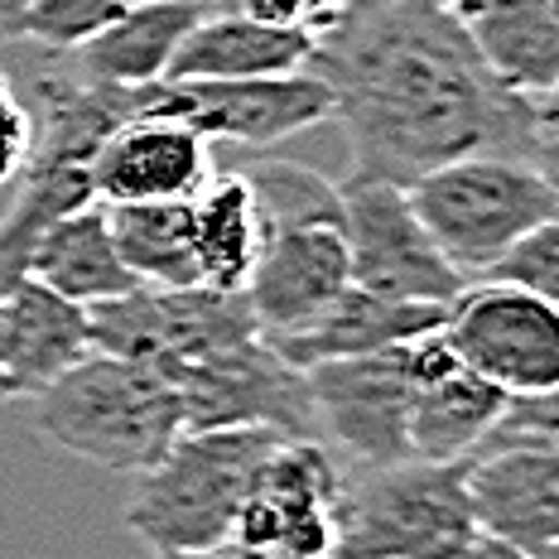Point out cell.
<instances>
[{
    "mask_svg": "<svg viewBox=\"0 0 559 559\" xmlns=\"http://www.w3.org/2000/svg\"><path fill=\"white\" fill-rule=\"evenodd\" d=\"M255 198L265 231H295V227H343V189L329 174L299 165V159H255L241 174Z\"/></svg>",
    "mask_w": 559,
    "mask_h": 559,
    "instance_id": "obj_27",
    "label": "cell"
},
{
    "mask_svg": "<svg viewBox=\"0 0 559 559\" xmlns=\"http://www.w3.org/2000/svg\"><path fill=\"white\" fill-rule=\"evenodd\" d=\"M337 189H343V241L353 285L386 299L449 309L468 280L429 241L405 189L377 179H343Z\"/></svg>",
    "mask_w": 559,
    "mask_h": 559,
    "instance_id": "obj_9",
    "label": "cell"
},
{
    "mask_svg": "<svg viewBox=\"0 0 559 559\" xmlns=\"http://www.w3.org/2000/svg\"><path fill=\"white\" fill-rule=\"evenodd\" d=\"M29 280L49 285L53 295L73 299V305H102V299H116L126 289H135V275L121 265L107 227V207L87 203L78 213L58 217V223L39 237V247L29 255Z\"/></svg>",
    "mask_w": 559,
    "mask_h": 559,
    "instance_id": "obj_23",
    "label": "cell"
},
{
    "mask_svg": "<svg viewBox=\"0 0 559 559\" xmlns=\"http://www.w3.org/2000/svg\"><path fill=\"white\" fill-rule=\"evenodd\" d=\"M265 227L255 213V198L241 174L207 179L193 198V255H198V280L223 295H241L255 255H261Z\"/></svg>",
    "mask_w": 559,
    "mask_h": 559,
    "instance_id": "obj_24",
    "label": "cell"
},
{
    "mask_svg": "<svg viewBox=\"0 0 559 559\" xmlns=\"http://www.w3.org/2000/svg\"><path fill=\"white\" fill-rule=\"evenodd\" d=\"M313 411H319V439L337 444L353 468H381V463L411 459L405 419L415 395L411 343L381 347L367 357L319 362L305 371Z\"/></svg>",
    "mask_w": 559,
    "mask_h": 559,
    "instance_id": "obj_12",
    "label": "cell"
},
{
    "mask_svg": "<svg viewBox=\"0 0 559 559\" xmlns=\"http://www.w3.org/2000/svg\"><path fill=\"white\" fill-rule=\"evenodd\" d=\"M135 5L145 0H34L20 25V44H34L39 53H73Z\"/></svg>",
    "mask_w": 559,
    "mask_h": 559,
    "instance_id": "obj_28",
    "label": "cell"
},
{
    "mask_svg": "<svg viewBox=\"0 0 559 559\" xmlns=\"http://www.w3.org/2000/svg\"><path fill=\"white\" fill-rule=\"evenodd\" d=\"M34 0H0V49L20 44V25H25V10Z\"/></svg>",
    "mask_w": 559,
    "mask_h": 559,
    "instance_id": "obj_34",
    "label": "cell"
},
{
    "mask_svg": "<svg viewBox=\"0 0 559 559\" xmlns=\"http://www.w3.org/2000/svg\"><path fill=\"white\" fill-rule=\"evenodd\" d=\"M97 203L92 169L83 165H25L20 198L0 213V295L29 280V255L58 217Z\"/></svg>",
    "mask_w": 559,
    "mask_h": 559,
    "instance_id": "obj_26",
    "label": "cell"
},
{
    "mask_svg": "<svg viewBox=\"0 0 559 559\" xmlns=\"http://www.w3.org/2000/svg\"><path fill=\"white\" fill-rule=\"evenodd\" d=\"M29 87L20 92L34 121L29 165H83L92 169L97 150L140 116V87H107L83 78L63 53H44Z\"/></svg>",
    "mask_w": 559,
    "mask_h": 559,
    "instance_id": "obj_16",
    "label": "cell"
},
{
    "mask_svg": "<svg viewBox=\"0 0 559 559\" xmlns=\"http://www.w3.org/2000/svg\"><path fill=\"white\" fill-rule=\"evenodd\" d=\"M207 0H145L131 15H121L111 29H102L97 39H87L83 49L63 53L92 83L107 87H150L165 83L169 63L179 53V44L189 39V29L207 15Z\"/></svg>",
    "mask_w": 559,
    "mask_h": 559,
    "instance_id": "obj_21",
    "label": "cell"
},
{
    "mask_svg": "<svg viewBox=\"0 0 559 559\" xmlns=\"http://www.w3.org/2000/svg\"><path fill=\"white\" fill-rule=\"evenodd\" d=\"M140 116H169L193 126L213 145L271 150L280 140L313 131L333 121V97L313 73L289 78H247V83H193V78H165L140 87Z\"/></svg>",
    "mask_w": 559,
    "mask_h": 559,
    "instance_id": "obj_11",
    "label": "cell"
},
{
    "mask_svg": "<svg viewBox=\"0 0 559 559\" xmlns=\"http://www.w3.org/2000/svg\"><path fill=\"white\" fill-rule=\"evenodd\" d=\"M477 535L526 559H559V449H507L463 463Z\"/></svg>",
    "mask_w": 559,
    "mask_h": 559,
    "instance_id": "obj_14",
    "label": "cell"
},
{
    "mask_svg": "<svg viewBox=\"0 0 559 559\" xmlns=\"http://www.w3.org/2000/svg\"><path fill=\"white\" fill-rule=\"evenodd\" d=\"M473 280L526 289V295L555 305V295H559V223H545V227L526 231L521 241H511V247L497 255L492 265H483Z\"/></svg>",
    "mask_w": 559,
    "mask_h": 559,
    "instance_id": "obj_29",
    "label": "cell"
},
{
    "mask_svg": "<svg viewBox=\"0 0 559 559\" xmlns=\"http://www.w3.org/2000/svg\"><path fill=\"white\" fill-rule=\"evenodd\" d=\"M10 401V395H5V381H0V405H5Z\"/></svg>",
    "mask_w": 559,
    "mask_h": 559,
    "instance_id": "obj_37",
    "label": "cell"
},
{
    "mask_svg": "<svg viewBox=\"0 0 559 559\" xmlns=\"http://www.w3.org/2000/svg\"><path fill=\"white\" fill-rule=\"evenodd\" d=\"M313 73L347 135V179L411 189L468 155H507L550 174L555 97L502 87L459 15L429 0H353L313 34Z\"/></svg>",
    "mask_w": 559,
    "mask_h": 559,
    "instance_id": "obj_1",
    "label": "cell"
},
{
    "mask_svg": "<svg viewBox=\"0 0 559 559\" xmlns=\"http://www.w3.org/2000/svg\"><path fill=\"white\" fill-rule=\"evenodd\" d=\"M213 179L207 140L169 116H135L92 159L97 203H189Z\"/></svg>",
    "mask_w": 559,
    "mask_h": 559,
    "instance_id": "obj_15",
    "label": "cell"
},
{
    "mask_svg": "<svg viewBox=\"0 0 559 559\" xmlns=\"http://www.w3.org/2000/svg\"><path fill=\"white\" fill-rule=\"evenodd\" d=\"M439 323H444L439 305H411V299H386V295L347 285L309 329L275 337L271 347L289 367L309 371L319 362H343V357H367V353H381V347L415 343V337L435 333Z\"/></svg>",
    "mask_w": 559,
    "mask_h": 559,
    "instance_id": "obj_18",
    "label": "cell"
},
{
    "mask_svg": "<svg viewBox=\"0 0 559 559\" xmlns=\"http://www.w3.org/2000/svg\"><path fill=\"white\" fill-rule=\"evenodd\" d=\"M453 559H526V555L511 550V545H502V540H492V535H473Z\"/></svg>",
    "mask_w": 559,
    "mask_h": 559,
    "instance_id": "obj_33",
    "label": "cell"
},
{
    "mask_svg": "<svg viewBox=\"0 0 559 559\" xmlns=\"http://www.w3.org/2000/svg\"><path fill=\"white\" fill-rule=\"evenodd\" d=\"M347 285H353V275H347L343 227H295L265 231L241 295H247L261 337L275 343V337L309 329Z\"/></svg>",
    "mask_w": 559,
    "mask_h": 559,
    "instance_id": "obj_13",
    "label": "cell"
},
{
    "mask_svg": "<svg viewBox=\"0 0 559 559\" xmlns=\"http://www.w3.org/2000/svg\"><path fill=\"white\" fill-rule=\"evenodd\" d=\"M29 145H34V121L29 107L20 97V87L0 73V183H15L29 165Z\"/></svg>",
    "mask_w": 559,
    "mask_h": 559,
    "instance_id": "obj_31",
    "label": "cell"
},
{
    "mask_svg": "<svg viewBox=\"0 0 559 559\" xmlns=\"http://www.w3.org/2000/svg\"><path fill=\"white\" fill-rule=\"evenodd\" d=\"M507 391L483 381L468 367H449L439 377L419 381L405 419V444L419 463H468L492 419L502 415Z\"/></svg>",
    "mask_w": 559,
    "mask_h": 559,
    "instance_id": "obj_22",
    "label": "cell"
},
{
    "mask_svg": "<svg viewBox=\"0 0 559 559\" xmlns=\"http://www.w3.org/2000/svg\"><path fill=\"white\" fill-rule=\"evenodd\" d=\"M313 58V34L280 29L247 20L237 10H207L189 29L169 63V78H193V83H247V78H289L305 73Z\"/></svg>",
    "mask_w": 559,
    "mask_h": 559,
    "instance_id": "obj_19",
    "label": "cell"
},
{
    "mask_svg": "<svg viewBox=\"0 0 559 559\" xmlns=\"http://www.w3.org/2000/svg\"><path fill=\"white\" fill-rule=\"evenodd\" d=\"M165 381L179 391L183 429H271L280 439H319L309 377L265 337L174 367Z\"/></svg>",
    "mask_w": 559,
    "mask_h": 559,
    "instance_id": "obj_7",
    "label": "cell"
},
{
    "mask_svg": "<svg viewBox=\"0 0 559 559\" xmlns=\"http://www.w3.org/2000/svg\"><path fill=\"white\" fill-rule=\"evenodd\" d=\"M121 265L135 285L189 289L198 280L193 255V198L189 203H102Z\"/></svg>",
    "mask_w": 559,
    "mask_h": 559,
    "instance_id": "obj_25",
    "label": "cell"
},
{
    "mask_svg": "<svg viewBox=\"0 0 559 559\" xmlns=\"http://www.w3.org/2000/svg\"><path fill=\"white\" fill-rule=\"evenodd\" d=\"M92 353L87 309L53 295L39 280H25L0 295V381L10 401H34L68 367Z\"/></svg>",
    "mask_w": 559,
    "mask_h": 559,
    "instance_id": "obj_17",
    "label": "cell"
},
{
    "mask_svg": "<svg viewBox=\"0 0 559 559\" xmlns=\"http://www.w3.org/2000/svg\"><path fill=\"white\" fill-rule=\"evenodd\" d=\"M155 559H255V555H241L231 545H223V550H203V555H155Z\"/></svg>",
    "mask_w": 559,
    "mask_h": 559,
    "instance_id": "obj_35",
    "label": "cell"
},
{
    "mask_svg": "<svg viewBox=\"0 0 559 559\" xmlns=\"http://www.w3.org/2000/svg\"><path fill=\"white\" fill-rule=\"evenodd\" d=\"M34 429L92 468L140 477L183 435V405L155 367L87 353L34 395Z\"/></svg>",
    "mask_w": 559,
    "mask_h": 559,
    "instance_id": "obj_2",
    "label": "cell"
},
{
    "mask_svg": "<svg viewBox=\"0 0 559 559\" xmlns=\"http://www.w3.org/2000/svg\"><path fill=\"white\" fill-rule=\"evenodd\" d=\"M429 241L463 280L492 265L526 231L559 223L555 174L507 155H468L439 165L405 189Z\"/></svg>",
    "mask_w": 559,
    "mask_h": 559,
    "instance_id": "obj_5",
    "label": "cell"
},
{
    "mask_svg": "<svg viewBox=\"0 0 559 559\" xmlns=\"http://www.w3.org/2000/svg\"><path fill=\"white\" fill-rule=\"evenodd\" d=\"M473 535L463 463L343 468L333 559H453Z\"/></svg>",
    "mask_w": 559,
    "mask_h": 559,
    "instance_id": "obj_4",
    "label": "cell"
},
{
    "mask_svg": "<svg viewBox=\"0 0 559 559\" xmlns=\"http://www.w3.org/2000/svg\"><path fill=\"white\" fill-rule=\"evenodd\" d=\"M343 463L323 439H280L231 526V550L255 559H333Z\"/></svg>",
    "mask_w": 559,
    "mask_h": 559,
    "instance_id": "obj_8",
    "label": "cell"
},
{
    "mask_svg": "<svg viewBox=\"0 0 559 559\" xmlns=\"http://www.w3.org/2000/svg\"><path fill=\"white\" fill-rule=\"evenodd\" d=\"M459 20L497 83L526 97H555L559 0H477Z\"/></svg>",
    "mask_w": 559,
    "mask_h": 559,
    "instance_id": "obj_20",
    "label": "cell"
},
{
    "mask_svg": "<svg viewBox=\"0 0 559 559\" xmlns=\"http://www.w3.org/2000/svg\"><path fill=\"white\" fill-rule=\"evenodd\" d=\"M507 449H559V405H555V391L507 395L502 415L492 419V429H487L483 444L473 449V459H483V453H507Z\"/></svg>",
    "mask_w": 559,
    "mask_h": 559,
    "instance_id": "obj_30",
    "label": "cell"
},
{
    "mask_svg": "<svg viewBox=\"0 0 559 559\" xmlns=\"http://www.w3.org/2000/svg\"><path fill=\"white\" fill-rule=\"evenodd\" d=\"M449 353L507 395L559 386V309L511 285H463L444 309Z\"/></svg>",
    "mask_w": 559,
    "mask_h": 559,
    "instance_id": "obj_10",
    "label": "cell"
},
{
    "mask_svg": "<svg viewBox=\"0 0 559 559\" xmlns=\"http://www.w3.org/2000/svg\"><path fill=\"white\" fill-rule=\"evenodd\" d=\"M429 5L449 10V15H463V10H468V5H477V0H429Z\"/></svg>",
    "mask_w": 559,
    "mask_h": 559,
    "instance_id": "obj_36",
    "label": "cell"
},
{
    "mask_svg": "<svg viewBox=\"0 0 559 559\" xmlns=\"http://www.w3.org/2000/svg\"><path fill=\"white\" fill-rule=\"evenodd\" d=\"M275 444L280 435L271 429H183L165 459L135 477L126 531L150 555L223 550Z\"/></svg>",
    "mask_w": 559,
    "mask_h": 559,
    "instance_id": "obj_3",
    "label": "cell"
},
{
    "mask_svg": "<svg viewBox=\"0 0 559 559\" xmlns=\"http://www.w3.org/2000/svg\"><path fill=\"white\" fill-rule=\"evenodd\" d=\"M231 10L247 20H261V25L323 34L337 20L343 0H231Z\"/></svg>",
    "mask_w": 559,
    "mask_h": 559,
    "instance_id": "obj_32",
    "label": "cell"
},
{
    "mask_svg": "<svg viewBox=\"0 0 559 559\" xmlns=\"http://www.w3.org/2000/svg\"><path fill=\"white\" fill-rule=\"evenodd\" d=\"M87 333H92V353L155 367L159 377L261 337L247 309V295H223V289L207 285H189V289L135 285L126 295L92 305Z\"/></svg>",
    "mask_w": 559,
    "mask_h": 559,
    "instance_id": "obj_6",
    "label": "cell"
},
{
    "mask_svg": "<svg viewBox=\"0 0 559 559\" xmlns=\"http://www.w3.org/2000/svg\"><path fill=\"white\" fill-rule=\"evenodd\" d=\"M343 5H353V0H343Z\"/></svg>",
    "mask_w": 559,
    "mask_h": 559,
    "instance_id": "obj_38",
    "label": "cell"
}]
</instances>
